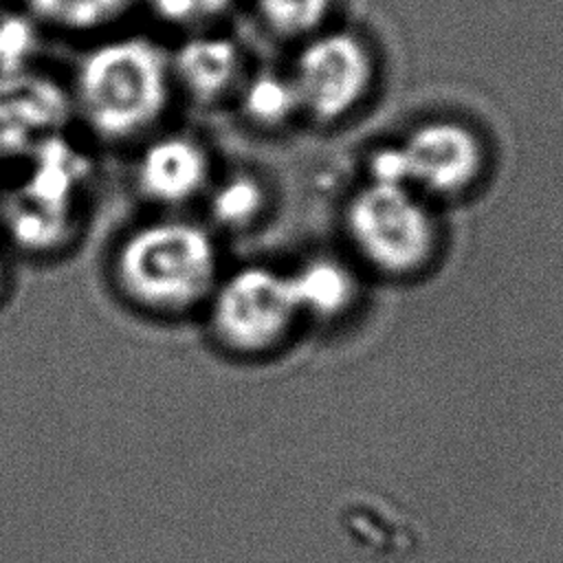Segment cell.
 Here are the masks:
<instances>
[{"mask_svg":"<svg viewBox=\"0 0 563 563\" xmlns=\"http://www.w3.org/2000/svg\"><path fill=\"white\" fill-rule=\"evenodd\" d=\"M169 53L147 35H117L90 46L70 90L73 112L110 143L130 141L150 130L172 97Z\"/></svg>","mask_w":563,"mask_h":563,"instance_id":"6da1fadb","label":"cell"},{"mask_svg":"<svg viewBox=\"0 0 563 563\" xmlns=\"http://www.w3.org/2000/svg\"><path fill=\"white\" fill-rule=\"evenodd\" d=\"M114 277L130 301L158 312H180L213 292L218 249L194 222H147L121 240Z\"/></svg>","mask_w":563,"mask_h":563,"instance_id":"7a4b0ae2","label":"cell"},{"mask_svg":"<svg viewBox=\"0 0 563 563\" xmlns=\"http://www.w3.org/2000/svg\"><path fill=\"white\" fill-rule=\"evenodd\" d=\"M26 161V176L4 200V224L24 251L48 253L70 238L77 200L92 165L64 134L44 143Z\"/></svg>","mask_w":563,"mask_h":563,"instance_id":"3957f363","label":"cell"},{"mask_svg":"<svg viewBox=\"0 0 563 563\" xmlns=\"http://www.w3.org/2000/svg\"><path fill=\"white\" fill-rule=\"evenodd\" d=\"M345 224L358 253L385 273L416 271L433 253L435 224L411 187L367 183L350 198Z\"/></svg>","mask_w":563,"mask_h":563,"instance_id":"277c9868","label":"cell"},{"mask_svg":"<svg viewBox=\"0 0 563 563\" xmlns=\"http://www.w3.org/2000/svg\"><path fill=\"white\" fill-rule=\"evenodd\" d=\"M299 317L290 279L268 266H244L213 288L211 330L238 354L273 350Z\"/></svg>","mask_w":563,"mask_h":563,"instance_id":"5b68a950","label":"cell"},{"mask_svg":"<svg viewBox=\"0 0 563 563\" xmlns=\"http://www.w3.org/2000/svg\"><path fill=\"white\" fill-rule=\"evenodd\" d=\"M369 77L363 42L345 31L310 35L290 73L299 110L323 123L347 114L363 99Z\"/></svg>","mask_w":563,"mask_h":563,"instance_id":"8992f818","label":"cell"},{"mask_svg":"<svg viewBox=\"0 0 563 563\" xmlns=\"http://www.w3.org/2000/svg\"><path fill=\"white\" fill-rule=\"evenodd\" d=\"M73 114L70 92L37 70L0 75V161L29 158L64 134Z\"/></svg>","mask_w":563,"mask_h":563,"instance_id":"52a82bcc","label":"cell"},{"mask_svg":"<svg viewBox=\"0 0 563 563\" xmlns=\"http://www.w3.org/2000/svg\"><path fill=\"white\" fill-rule=\"evenodd\" d=\"M400 147L409 167V185L431 194L462 191L482 167L479 141L468 128L453 121L422 123Z\"/></svg>","mask_w":563,"mask_h":563,"instance_id":"ba28073f","label":"cell"},{"mask_svg":"<svg viewBox=\"0 0 563 563\" xmlns=\"http://www.w3.org/2000/svg\"><path fill=\"white\" fill-rule=\"evenodd\" d=\"M211 178L207 147L189 134L152 139L134 163L139 194L156 205L176 207L205 191Z\"/></svg>","mask_w":563,"mask_h":563,"instance_id":"9c48e42d","label":"cell"},{"mask_svg":"<svg viewBox=\"0 0 563 563\" xmlns=\"http://www.w3.org/2000/svg\"><path fill=\"white\" fill-rule=\"evenodd\" d=\"M174 84L200 106H211L242 84V51L229 35L196 33L169 53Z\"/></svg>","mask_w":563,"mask_h":563,"instance_id":"30bf717a","label":"cell"},{"mask_svg":"<svg viewBox=\"0 0 563 563\" xmlns=\"http://www.w3.org/2000/svg\"><path fill=\"white\" fill-rule=\"evenodd\" d=\"M299 314L332 319L354 301L356 282L336 260L314 257L288 275Z\"/></svg>","mask_w":563,"mask_h":563,"instance_id":"8fae6325","label":"cell"},{"mask_svg":"<svg viewBox=\"0 0 563 563\" xmlns=\"http://www.w3.org/2000/svg\"><path fill=\"white\" fill-rule=\"evenodd\" d=\"M240 112L255 128H279L301 112L290 75L260 70L238 88Z\"/></svg>","mask_w":563,"mask_h":563,"instance_id":"7c38bea8","label":"cell"},{"mask_svg":"<svg viewBox=\"0 0 563 563\" xmlns=\"http://www.w3.org/2000/svg\"><path fill=\"white\" fill-rule=\"evenodd\" d=\"M268 202V191L260 176L233 172L209 191L211 218L231 231H242L260 220Z\"/></svg>","mask_w":563,"mask_h":563,"instance_id":"4fadbf2b","label":"cell"},{"mask_svg":"<svg viewBox=\"0 0 563 563\" xmlns=\"http://www.w3.org/2000/svg\"><path fill=\"white\" fill-rule=\"evenodd\" d=\"M29 15L59 31L88 33L121 18L134 0H22Z\"/></svg>","mask_w":563,"mask_h":563,"instance_id":"5bb4252c","label":"cell"},{"mask_svg":"<svg viewBox=\"0 0 563 563\" xmlns=\"http://www.w3.org/2000/svg\"><path fill=\"white\" fill-rule=\"evenodd\" d=\"M330 4L332 0H253L257 20L277 37H310Z\"/></svg>","mask_w":563,"mask_h":563,"instance_id":"9a60e30c","label":"cell"},{"mask_svg":"<svg viewBox=\"0 0 563 563\" xmlns=\"http://www.w3.org/2000/svg\"><path fill=\"white\" fill-rule=\"evenodd\" d=\"M35 44L31 18L0 13V75L26 68Z\"/></svg>","mask_w":563,"mask_h":563,"instance_id":"2e32d148","label":"cell"},{"mask_svg":"<svg viewBox=\"0 0 563 563\" xmlns=\"http://www.w3.org/2000/svg\"><path fill=\"white\" fill-rule=\"evenodd\" d=\"M150 11L172 26H200L229 11L233 0H145Z\"/></svg>","mask_w":563,"mask_h":563,"instance_id":"e0dca14e","label":"cell"},{"mask_svg":"<svg viewBox=\"0 0 563 563\" xmlns=\"http://www.w3.org/2000/svg\"><path fill=\"white\" fill-rule=\"evenodd\" d=\"M367 172H369V183L411 187L409 185V167H407V158H405L400 143L378 147L369 156Z\"/></svg>","mask_w":563,"mask_h":563,"instance_id":"ac0fdd59","label":"cell"},{"mask_svg":"<svg viewBox=\"0 0 563 563\" xmlns=\"http://www.w3.org/2000/svg\"><path fill=\"white\" fill-rule=\"evenodd\" d=\"M2 284H4V266L0 262V288H2Z\"/></svg>","mask_w":563,"mask_h":563,"instance_id":"d6986e66","label":"cell"}]
</instances>
